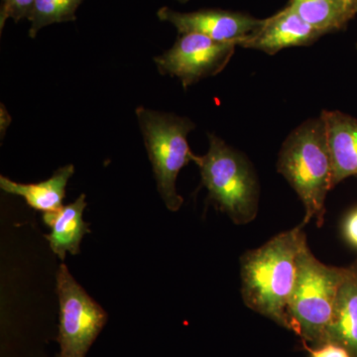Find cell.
<instances>
[{"instance_id":"cell-23","label":"cell","mask_w":357,"mask_h":357,"mask_svg":"<svg viewBox=\"0 0 357 357\" xmlns=\"http://www.w3.org/2000/svg\"><path fill=\"white\" fill-rule=\"evenodd\" d=\"M356 48H357V45H356Z\"/></svg>"},{"instance_id":"cell-4","label":"cell","mask_w":357,"mask_h":357,"mask_svg":"<svg viewBox=\"0 0 357 357\" xmlns=\"http://www.w3.org/2000/svg\"><path fill=\"white\" fill-rule=\"evenodd\" d=\"M347 268L330 266L312 255L307 244L298 260L297 280L288 306L289 330L319 347L335 312Z\"/></svg>"},{"instance_id":"cell-9","label":"cell","mask_w":357,"mask_h":357,"mask_svg":"<svg viewBox=\"0 0 357 357\" xmlns=\"http://www.w3.org/2000/svg\"><path fill=\"white\" fill-rule=\"evenodd\" d=\"M324 35L325 33L312 27L288 4L271 17L263 20L262 24L238 47L273 56L284 49L310 46Z\"/></svg>"},{"instance_id":"cell-22","label":"cell","mask_w":357,"mask_h":357,"mask_svg":"<svg viewBox=\"0 0 357 357\" xmlns=\"http://www.w3.org/2000/svg\"><path fill=\"white\" fill-rule=\"evenodd\" d=\"M354 13L357 14V0H356V4H354Z\"/></svg>"},{"instance_id":"cell-13","label":"cell","mask_w":357,"mask_h":357,"mask_svg":"<svg viewBox=\"0 0 357 357\" xmlns=\"http://www.w3.org/2000/svg\"><path fill=\"white\" fill-rule=\"evenodd\" d=\"M75 167L66 165L58 169L48 180L38 184H20L9 180L8 178L0 177V188L8 194L22 197L26 203L34 210L51 213L62 208L63 201L66 194V187L70 178L74 175Z\"/></svg>"},{"instance_id":"cell-1","label":"cell","mask_w":357,"mask_h":357,"mask_svg":"<svg viewBox=\"0 0 357 357\" xmlns=\"http://www.w3.org/2000/svg\"><path fill=\"white\" fill-rule=\"evenodd\" d=\"M307 244L300 225L241 256V296L246 307L289 328L288 306L297 280L298 260Z\"/></svg>"},{"instance_id":"cell-8","label":"cell","mask_w":357,"mask_h":357,"mask_svg":"<svg viewBox=\"0 0 357 357\" xmlns=\"http://www.w3.org/2000/svg\"><path fill=\"white\" fill-rule=\"evenodd\" d=\"M162 22L170 23L178 34L197 33L218 42L239 43L262 24L263 20L248 13L218 8L199 9L192 13H180L163 6L157 11Z\"/></svg>"},{"instance_id":"cell-24","label":"cell","mask_w":357,"mask_h":357,"mask_svg":"<svg viewBox=\"0 0 357 357\" xmlns=\"http://www.w3.org/2000/svg\"><path fill=\"white\" fill-rule=\"evenodd\" d=\"M61 357V356H60Z\"/></svg>"},{"instance_id":"cell-7","label":"cell","mask_w":357,"mask_h":357,"mask_svg":"<svg viewBox=\"0 0 357 357\" xmlns=\"http://www.w3.org/2000/svg\"><path fill=\"white\" fill-rule=\"evenodd\" d=\"M237 44L218 42L197 33L178 34L169 50L154 58L160 74L177 77L184 89L215 77L231 60Z\"/></svg>"},{"instance_id":"cell-10","label":"cell","mask_w":357,"mask_h":357,"mask_svg":"<svg viewBox=\"0 0 357 357\" xmlns=\"http://www.w3.org/2000/svg\"><path fill=\"white\" fill-rule=\"evenodd\" d=\"M333 163V188L357 177V119L338 110H323Z\"/></svg>"},{"instance_id":"cell-6","label":"cell","mask_w":357,"mask_h":357,"mask_svg":"<svg viewBox=\"0 0 357 357\" xmlns=\"http://www.w3.org/2000/svg\"><path fill=\"white\" fill-rule=\"evenodd\" d=\"M61 357H84L107 321L100 305L75 280L66 265L57 273Z\"/></svg>"},{"instance_id":"cell-18","label":"cell","mask_w":357,"mask_h":357,"mask_svg":"<svg viewBox=\"0 0 357 357\" xmlns=\"http://www.w3.org/2000/svg\"><path fill=\"white\" fill-rule=\"evenodd\" d=\"M311 357H351L349 352L337 344H324L311 351Z\"/></svg>"},{"instance_id":"cell-21","label":"cell","mask_w":357,"mask_h":357,"mask_svg":"<svg viewBox=\"0 0 357 357\" xmlns=\"http://www.w3.org/2000/svg\"><path fill=\"white\" fill-rule=\"evenodd\" d=\"M176 1L181 2V3H185V2L190 1V0H176Z\"/></svg>"},{"instance_id":"cell-15","label":"cell","mask_w":357,"mask_h":357,"mask_svg":"<svg viewBox=\"0 0 357 357\" xmlns=\"http://www.w3.org/2000/svg\"><path fill=\"white\" fill-rule=\"evenodd\" d=\"M84 0H35L28 21L30 28L28 34L36 38L40 30L56 23L74 22L76 13Z\"/></svg>"},{"instance_id":"cell-20","label":"cell","mask_w":357,"mask_h":357,"mask_svg":"<svg viewBox=\"0 0 357 357\" xmlns=\"http://www.w3.org/2000/svg\"><path fill=\"white\" fill-rule=\"evenodd\" d=\"M345 4H347V11H349V15L351 18L356 15L354 13V4H356V0H344Z\"/></svg>"},{"instance_id":"cell-19","label":"cell","mask_w":357,"mask_h":357,"mask_svg":"<svg viewBox=\"0 0 357 357\" xmlns=\"http://www.w3.org/2000/svg\"><path fill=\"white\" fill-rule=\"evenodd\" d=\"M6 121H11V117L7 114L6 107H3V105H1V123H0V126H1V128H0V129H1V136L6 134V129L9 126V124L6 123Z\"/></svg>"},{"instance_id":"cell-2","label":"cell","mask_w":357,"mask_h":357,"mask_svg":"<svg viewBox=\"0 0 357 357\" xmlns=\"http://www.w3.org/2000/svg\"><path fill=\"white\" fill-rule=\"evenodd\" d=\"M277 171L286 178L305 208L303 227L325 222L326 199L333 188V163L325 121L319 115L294 129L282 144Z\"/></svg>"},{"instance_id":"cell-5","label":"cell","mask_w":357,"mask_h":357,"mask_svg":"<svg viewBox=\"0 0 357 357\" xmlns=\"http://www.w3.org/2000/svg\"><path fill=\"white\" fill-rule=\"evenodd\" d=\"M135 112L160 196L169 211H178L184 203L176 189L178 173L188 164L198 161L188 141L196 124L188 117L144 107H137Z\"/></svg>"},{"instance_id":"cell-12","label":"cell","mask_w":357,"mask_h":357,"mask_svg":"<svg viewBox=\"0 0 357 357\" xmlns=\"http://www.w3.org/2000/svg\"><path fill=\"white\" fill-rule=\"evenodd\" d=\"M86 206V195L83 194L74 203L59 211L44 213V222L51 229V234L45 237L60 259L64 260L67 252L79 255L82 239L91 231L83 218Z\"/></svg>"},{"instance_id":"cell-16","label":"cell","mask_w":357,"mask_h":357,"mask_svg":"<svg viewBox=\"0 0 357 357\" xmlns=\"http://www.w3.org/2000/svg\"><path fill=\"white\" fill-rule=\"evenodd\" d=\"M35 0H1L0 6V32L3 30L7 20L18 23L28 20L31 13Z\"/></svg>"},{"instance_id":"cell-17","label":"cell","mask_w":357,"mask_h":357,"mask_svg":"<svg viewBox=\"0 0 357 357\" xmlns=\"http://www.w3.org/2000/svg\"><path fill=\"white\" fill-rule=\"evenodd\" d=\"M342 231L347 243L351 244L352 248L357 249V208L345 218Z\"/></svg>"},{"instance_id":"cell-14","label":"cell","mask_w":357,"mask_h":357,"mask_svg":"<svg viewBox=\"0 0 357 357\" xmlns=\"http://www.w3.org/2000/svg\"><path fill=\"white\" fill-rule=\"evenodd\" d=\"M289 6L325 34L344 29L351 20L344 0H290Z\"/></svg>"},{"instance_id":"cell-3","label":"cell","mask_w":357,"mask_h":357,"mask_svg":"<svg viewBox=\"0 0 357 357\" xmlns=\"http://www.w3.org/2000/svg\"><path fill=\"white\" fill-rule=\"evenodd\" d=\"M210 147L199 156L202 184L208 199L236 225H248L257 217L260 187L245 155L230 147L222 138L208 134Z\"/></svg>"},{"instance_id":"cell-11","label":"cell","mask_w":357,"mask_h":357,"mask_svg":"<svg viewBox=\"0 0 357 357\" xmlns=\"http://www.w3.org/2000/svg\"><path fill=\"white\" fill-rule=\"evenodd\" d=\"M324 344L340 345L357 357V261L347 268Z\"/></svg>"}]
</instances>
